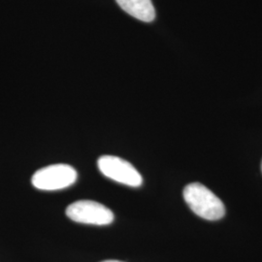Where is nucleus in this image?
Wrapping results in <instances>:
<instances>
[{
  "instance_id": "nucleus-1",
  "label": "nucleus",
  "mask_w": 262,
  "mask_h": 262,
  "mask_svg": "<svg viewBox=\"0 0 262 262\" xmlns=\"http://www.w3.org/2000/svg\"><path fill=\"white\" fill-rule=\"evenodd\" d=\"M184 199L191 211L204 220L217 221L225 215L223 201L199 183L189 184L184 188Z\"/></svg>"
},
{
  "instance_id": "nucleus-2",
  "label": "nucleus",
  "mask_w": 262,
  "mask_h": 262,
  "mask_svg": "<svg viewBox=\"0 0 262 262\" xmlns=\"http://www.w3.org/2000/svg\"><path fill=\"white\" fill-rule=\"evenodd\" d=\"M77 180L75 169L68 164H53L36 171L31 183L42 190H57L73 185Z\"/></svg>"
},
{
  "instance_id": "nucleus-3",
  "label": "nucleus",
  "mask_w": 262,
  "mask_h": 262,
  "mask_svg": "<svg viewBox=\"0 0 262 262\" xmlns=\"http://www.w3.org/2000/svg\"><path fill=\"white\" fill-rule=\"evenodd\" d=\"M67 216L76 223L85 225H107L112 224V211L92 200H80L70 204L66 209Z\"/></svg>"
},
{
  "instance_id": "nucleus-4",
  "label": "nucleus",
  "mask_w": 262,
  "mask_h": 262,
  "mask_svg": "<svg viewBox=\"0 0 262 262\" xmlns=\"http://www.w3.org/2000/svg\"><path fill=\"white\" fill-rule=\"evenodd\" d=\"M100 172L107 178L129 187H140L143 179L136 168L124 159L114 156H102L97 161Z\"/></svg>"
},
{
  "instance_id": "nucleus-5",
  "label": "nucleus",
  "mask_w": 262,
  "mask_h": 262,
  "mask_svg": "<svg viewBox=\"0 0 262 262\" xmlns=\"http://www.w3.org/2000/svg\"><path fill=\"white\" fill-rule=\"evenodd\" d=\"M119 6L128 15L145 23L156 18V10L151 0H116Z\"/></svg>"
},
{
  "instance_id": "nucleus-6",
  "label": "nucleus",
  "mask_w": 262,
  "mask_h": 262,
  "mask_svg": "<svg viewBox=\"0 0 262 262\" xmlns=\"http://www.w3.org/2000/svg\"><path fill=\"white\" fill-rule=\"evenodd\" d=\"M102 262H122V261H120V260H105V261H102Z\"/></svg>"
},
{
  "instance_id": "nucleus-7",
  "label": "nucleus",
  "mask_w": 262,
  "mask_h": 262,
  "mask_svg": "<svg viewBox=\"0 0 262 262\" xmlns=\"http://www.w3.org/2000/svg\"><path fill=\"white\" fill-rule=\"evenodd\" d=\"M261 169H262V164H261Z\"/></svg>"
}]
</instances>
